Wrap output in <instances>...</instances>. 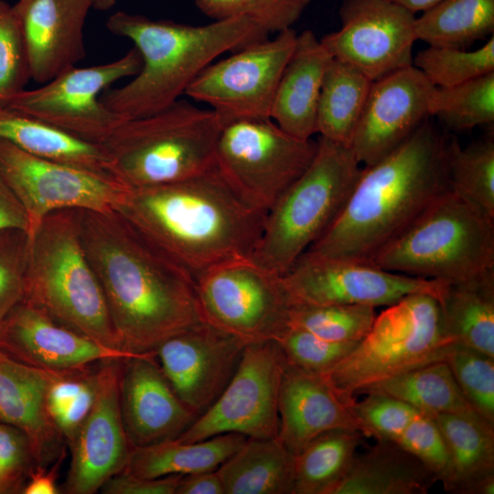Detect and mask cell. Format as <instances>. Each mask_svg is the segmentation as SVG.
Instances as JSON below:
<instances>
[{
  "label": "cell",
  "mask_w": 494,
  "mask_h": 494,
  "mask_svg": "<svg viewBox=\"0 0 494 494\" xmlns=\"http://www.w3.org/2000/svg\"><path fill=\"white\" fill-rule=\"evenodd\" d=\"M106 27L133 41L142 59L139 72L127 84L100 96L104 106L124 120L166 108L220 55L268 38L263 28L244 17L192 26L119 11L109 17Z\"/></svg>",
  "instance_id": "cell-4"
},
{
  "label": "cell",
  "mask_w": 494,
  "mask_h": 494,
  "mask_svg": "<svg viewBox=\"0 0 494 494\" xmlns=\"http://www.w3.org/2000/svg\"><path fill=\"white\" fill-rule=\"evenodd\" d=\"M453 343L443 331L438 300L413 294L377 315L355 349L321 375L351 405L371 384L445 360Z\"/></svg>",
  "instance_id": "cell-9"
},
{
  "label": "cell",
  "mask_w": 494,
  "mask_h": 494,
  "mask_svg": "<svg viewBox=\"0 0 494 494\" xmlns=\"http://www.w3.org/2000/svg\"><path fill=\"white\" fill-rule=\"evenodd\" d=\"M445 361L472 408L494 424V358L453 343Z\"/></svg>",
  "instance_id": "cell-42"
},
{
  "label": "cell",
  "mask_w": 494,
  "mask_h": 494,
  "mask_svg": "<svg viewBox=\"0 0 494 494\" xmlns=\"http://www.w3.org/2000/svg\"><path fill=\"white\" fill-rule=\"evenodd\" d=\"M434 88L413 65L372 81L349 146L362 166L388 155L430 118Z\"/></svg>",
  "instance_id": "cell-20"
},
{
  "label": "cell",
  "mask_w": 494,
  "mask_h": 494,
  "mask_svg": "<svg viewBox=\"0 0 494 494\" xmlns=\"http://www.w3.org/2000/svg\"><path fill=\"white\" fill-rule=\"evenodd\" d=\"M217 472L225 494H293L294 455L273 438H247Z\"/></svg>",
  "instance_id": "cell-30"
},
{
  "label": "cell",
  "mask_w": 494,
  "mask_h": 494,
  "mask_svg": "<svg viewBox=\"0 0 494 494\" xmlns=\"http://www.w3.org/2000/svg\"><path fill=\"white\" fill-rule=\"evenodd\" d=\"M438 303L443 331L452 342L494 358V274L448 283Z\"/></svg>",
  "instance_id": "cell-32"
},
{
  "label": "cell",
  "mask_w": 494,
  "mask_h": 494,
  "mask_svg": "<svg viewBox=\"0 0 494 494\" xmlns=\"http://www.w3.org/2000/svg\"><path fill=\"white\" fill-rule=\"evenodd\" d=\"M371 83L353 66L332 59L318 98L316 134L349 147Z\"/></svg>",
  "instance_id": "cell-34"
},
{
  "label": "cell",
  "mask_w": 494,
  "mask_h": 494,
  "mask_svg": "<svg viewBox=\"0 0 494 494\" xmlns=\"http://www.w3.org/2000/svg\"><path fill=\"white\" fill-rule=\"evenodd\" d=\"M394 444L415 456L444 484L448 476V455L442 435L433 419L420 411Z\"/></svg>",
  "instance_id": "cell-47"
},
{
  "label": "cell",
  "mask_w": 494,
  "mask_h": 494,
  "mask_svg": "<svg viewBox=\"0 0 494 494\" xmlns=\"http://www.w3.org/2000/svg\"><path fill=\"white\" fill-rule=\"evenodd\" d=\"M97 363L59 371L49 385L48 411L66 445L71 442L93 405L97 389Z\"/></svg>",
  "instance_id": "cell-39"
},
{
  "label": "cell",
  "mask_w": 494,
  "mask_h": 494,
  "mask_svg": "<svg viewBox=\"0 0 494 494\" xmlns=\"http://www.w3.org/2000/svg\"><path fill=\"white\" fill-rule=\"evenodd\" d=\"M118 211L194 280L222 263L251 258L265 217L215 166L180 181L128 188Z\"/></svg>",
  "instance_id": "cell-2"
},
{
  "label": "cell",
  "mask_w": 494,
  "mask_h": 494,
  "mask_svg": "<svg viewBox=\"0 0 494 494\" xmlns=\"http://www.w3.org/2000/svg\"><path fill=\"white\" fill-rule=\"evenodd\" d=\"M376 307L365 305H294L289 326L337 342H360L370 331Z\"/></svg>",
  "instance_id": "cell-40"
},
{
  "label": "cell",
  "mask_w": 494,
  "mask_h": 494,
  "mask_svg": "<svg viewBox=\"0 0 494 494\" xmlns=\"http://www.w3.org/2000/svg\"><path fill=\"white\" fill-rule=\"evenodd\" d=\"M296 36L289 28L211 62L192 81L185 95L210 106L222 126L235 121L270 118Z\"/></svg>",
  "instance_id": "cell-12"
},
{
  "label": "cell",
  "mask_w": 494,
  "mask_h": 494,
  "mask_svg": "<svg viewBox=\"0 0 494 494\" xmlns=\"http://www.w3.org/2000/svg\"><path fill=\"white\" fill-rule=\"evenodd\" d=\"M221 128L211 109L178 99L153 114L123 121L100 145L109 173L120 183L153 187L214 168Z\"/></svg>",
  "instance_id": "cell-5"
},
{
  "label": "cell",
  "mask_w": 494,
  "mask_h": 494,
  "mask_svg": "<svg viewBox=\"0 0 494 494\" xmlns=\"http://www.w3.org/2000/svg\"><path fill=\"white\" fill-rule=\"evenodd\" d=\"M247 438L242 434L226 433L196 442L173 439L134 447L123 472L154 478L216 470Z\"/></svg>",
  "instance_id": "cell-29"
},
{
  "label": "cell",
  "mask_w": 494,
  "mask_h": 494,
  "mask_svg": "<svg viewBox=\"0 0 494 494\" xmlns=\"http://www.w3.org/2000/svg\"><path fill=\"white\" fill-rule=\"evenodd\" d=\"M81 241L122 350L154 352L204 321L194 278L118 211L77 210Z\"/></svg>",
  "instance_id": "cell-1"
},
{
  "label": "cell",
  "mask_w": 494,
  "mask_h": 494,
  "mask_svg": "<svg viewBox=\"0 0 494 494\" xmlns=\"http://www.w3.org/2000/svg\"><path fill=\"white\" fill-rule=\"evenodd\" d=\"M282 279L293 306H388L413 294H427L439 301L448 284L309 252L303 253Z\"/></svg>",
  "instance_id": "cell-15"
},
{
  "label": "cell",
  "mask_w": 494,
  "mask_h": 494,
  "mask_svg": "<svg viewBox=\"0 0 494 494\" xmlns=\"http://www.w3.org/2000/svg\"><path fill=\"white\" fill-rule=\"evenodd\" d=\"M408 11L415 14L424 12L438 4L441 0H389Z\"/></svg>",
  "instance_id": "cell-53"
},
{
  "label": "cell",
  "mask_w": 494,
  "mask_h": 494,
  "mask_svg": "<svg viewBox=\"0 0 494 494\" xmlns=\"http://www.w3.org/2000/svg\"><path fill=\"white\" fill-rule=\"evenodd\" d=\"M364 435L353 429L327 431L294 455L293 494H330L347 474Z\"/></svg>",
  "instance_id": "cell-35"
},
{
  "label": "cell",
  "mask_w": 494,
  "mask_h": 494,
  "mask_svg": "<svg viewBox=\"0 0 494 494\" xmlns=\"http://www.w3.org/2000/svg\"><path fill=\"white\" fill-rule=\"evenodd\" d=\"M124 360L112 359L97 363L93 405L68 445L71 461L62 488L65 493H96L127 465L134 446L126 435L120 408Z\"/></svg>",
  "instance_id": "cell-18"
},
{
  "label": "cell",
  "mask_w": 494,
  "mask_h": 494,
  "mask_svg": "<svg viewBox=\"0 0 494 494\" xmlns=\"http://www.w3.org/2000/svg\"><path fill=\"white\" fill-rule=\"evenodd\" d=\"M275 341L281 347L287 364L319 374L333 368L359 343L328 340L291 326Z\"/></svg>",
  "instance_id": "cell-45"
},
{
  "label": "cell",
  "mask_w": 494,
  "mask_h": 494,
  "mask_svg": "<svg viewBox=\"0 0 494 494\" xmlns=\"http://www.w3.org/2000/svg\"><path fill=\"white\" fill-rule=\"evenodd\" d=\"M176 494H225L216 470L182 475Z\"/></svg>",
  "instance_id": "cell-52"
},
{
  "label": "cell",
  "mask_w": 494,
  "mask_h": 494,
  "mask_svg": "<svg viewBox=\"0 0 494 494\" xmlns=\"http://www.w3.org/2000/svg\"><path fill=\"white\" fill-rule=\"evenodd\" d=\"M247 344L204 320L164 341L155 354L176 394L199 417L228 385Z\"/></svg>",
  "instance_id": "cell-19"
},
{
  "label": "cell",
  "mask_w": 494,
  "mask_h": 494,
  "mask_svg": "<svg viewBox=\"0 0 494 494\" xmlns=\"http://www.w3.org/2000/svg\"><path fill=\"white\" fill-rule=\"evenodd\" d=\"M494 33V0H441L415 18L417 40L467 49Z\"/></svg>",
  "instance_id": "cell-36"
},
{
  "label": "cell",
  "mask_w": 494,
  "mask_h": 494,
  "mask_svg": "<svg viewBox=\"0 0 494 494\" xmlns=\"http://www.w3.org/2000/svg\"><path fill=\"white\" fill-rule=\"evenodd\" d=\"M5 229H21L29 233V221L0 168V231Z\"/></svg>",
  "instance_id": "cell-50"
},
{
  "label": "cell",
  "mask_w": 494,
  "mask_h": 494,
  "mask_svg": "<svg viewBox=\"0 0 494 494\" xmlns=\"http://www.w3.org/2000/svg\"><path fill=\"white\" fill-rule=\"evenodd\" d=\"M35 461L27 436L0 421V489L2 494L21 493Z\"/></svg>",
  "instance_id": "cell-48"
},
{
  "label": "cell",
  "mask_w": 494,
  "mask_h": 494,
  "mask_svg": "<svg viewBox=\"0 0 494 494\" xmlns=\"http://www.w3.org/2000/svg\"><path fill=\"white\" fill-rule=\"evenodd\" d=\"M0 494H2V491H1V489H0Z\"/></svg>",
  "instance_id": "cell-55"
},
{
  "label": "cell",
  "mask_w": 494,
  "mask_h": 494,
  "mask_svg": "<svg viewBox=\"0 0 494 494\" xmlns=\"http://www.w3.org/2000/svg\"><path fill=\"white\" fill-rule=\"evenodd\" d=\"M91 6L99 10H107L111 8L116 0H89Z\"/></svg>",
  "instance_id": "cell-54"
},
{
  "label": "cell",
  "mask_w": 494,
  "mask_h": 494,
  "mask_svg": "<svg viewBox=\"0 0 494 494\" xmlns=\"http://www.w3.org/2000/svg\"><path fill=\"white\" fill-rule=\"evenodd\" d=\"M23 31L31 79L44 84L86 57L89 0H18L13 5Z\"/></svg>",
  "instance_id": "cell-23"
},
{
  "label": "cell",
  "mask_w": 494,
  "mask_h": 494,
  "mask_svg": "<svg viewBox=\"0 0 494 494\" xmlns=\"http://www.w3.org/2000/svg\"><path fill=\"white\" fill-rule=\"evenodd\" d=\"M120 408L134 447L177 439L198 417L174 392L155 351L124 360Z\"/></svg>",
  "instance_id": "cell-22"
},
{
  "label": "cell",
  "mask_w": 494,
  "mask_h": 494,
  "mask_svg": "<svg viewBox=\"0 0 494 494\" xmlns=\"http://www.w3.org/2000/svg\"><path fill=\"white\" fill-rule=\"evenodd\" d=\"M310 0H195L197 7L214 20L244 17L268 34L292 28Z\"/></svg>",
  "instance_id": "cell-43"
},
{
  "label": "cell",
  "mask_w": 494,
  "mask_h": 494,
  "mask_svg": "<svg viewBox=\"0 0 494 494\" xmlns=\"http://www.w3.org/2000/svg\"><path fill=\"white\" fill-rule=\"evenodd\" d=\"M332 56L311 30L296 36L283 70L270 118L284 131L302 139L316 134L318 98Z\"/></svg>",
  "instance_id": "cell-26"
},
{
  "label": "cell",
  "mask_w": 494,
  "mask_h": 494,
  "mask_svg": "<svg viewBox=\"0 0 494 494\" xmlns=\"http://www.w3.org/2000/svg\"><path fill=\"white\" fill-rule=\"evenodd\" d=\"M350 406L321 374L286 364L279 392L277 438L296 455L327 431L353 429L366 436Z\"/></svg>",
  "instance_id": "cell-24"
},
{
  "label": "cell",
  "mask_w": 494,
  "mask_h": 494,
  "mask_svg": "<svg viewBox=\"0 0 494 494\" xmlns=\"http://www.w3.org/2000/svg\"><path fill=\"white\" fill-rule=\"evenodd\" d=\"M22 301L103 346L122 350L81 241L77 210L54 211L29 234Z\"/></svg>",
  "instance_id": "cell-6"
},
{
  "label": "cell",
  "mask_w": 494,
  "mask_h": 494,
  "mask_svg": "<svg viewBox=\"0 0 494 494\" xmlns=\"http://www.w3.org/2000/svg\"><path fill=\"white\" fill-rule=\"evenodd\" d=\"M286 364L277 341L248 343L223 392L177 440L196 442L226 433L277 437L279 392Z\"/></svg>",
  "instance_id": "cell-14"
},
{
  "label": "cell",
  "mask_w": 494,
  "mask_h": 494,
  "mask_svg": "<svg viewBox=\"0 0 494 494\" xmlns=\"http://www.w3.org/2000/svg\"><path fill=\"white\" fill-rule=\"evenodd\" d=\"M0 139L41 158L110 174L100 145L8 107H0Z\"/></svg>",
  "instance_id": "cell-31"
},
{
  "label": "cell",
  "mask_w": 494,
  "mask_h": 494,
  "mask_svg": "<svg viewBox=\"0 0 494 494\" xmlns=\"http://www.w3.org/2000/svg\"><path fill=\"white\" fill-rule=\"evenodd\" d=\"M448 455L447 492L494 493V424L477 413L432 416Z\"/></svg>",
  "instance_id": "cell-27"
},
{
  "label": "cell",
  "mask_w": 494,
  "mask_h": 494,
  "mask_svg": "<svg viewBox=\"0 0 494 494\" xmlns=\"http://www.w3.org/2000/svg\"><path fill=\"white\" fill-rule=\"evenodd\" d=\"M0 168L26 211L28 235L54 211L116 210L128 189L110 174L41 158L3 139Z\"/></svg>",
  "instance_id": "cell-16"
},
{
  "label": "cell",
  "mask_w": 494,
  "mask_h": 494,
  "mask_svg": "<svg viewBox=\"0 0 494 494\" xmlns=\"http://www.w3.org/2000/svg\"><path fill=\"white\" fill-rule=\"evenodd\" d=\"M31 79L27 46L13 5L0 0V107H7Z\"/></svg>",
  "instance_id": "cell-44"
},
{
  "label": "cell",
  "mask_w": 494,
  "mask_h": 494,
  "mask_svg": "<svg viewBox=\"0 0 494 494\" xmlns=\"http://www.w3.org/2000/svg\"><path fill=\"white\" fill-rule=\"evenodd\" d=\"M428 113L452 131L494 122V72L451 87H435Z\"/></svg>",
  "instance_id": "cell-38"
},
{
  "label": "cell",
  "mask_w": 494,
  "mask_h": 494,
  "mask_svg": "<svg viewBox=\"0 0 494 494\" xmlns=\"http://www.w3.org/2000/svg\"><path fill=\"white\" fill-rule=\"evenodd\" d=\"M66 456V449L48 467H35L22 489L23 494H58L60 489L57 486L58 471L60 464Z\"/></svg>",
  "instance_id": "cell-51"
},
{
  "label": "cell",
  "mask_w": 494,
  "mask_h": 494,
  "mask_svg": "<svg viewBox=\"0 0 494 494\" xmlns=\"http://www.w3.org/2000/svg\"><path fill=\"white\" fill-rule=\"evenodd\" d=\"M195 287L204 320L247 343L276 340L289 328L293 304L282 275L251 258L208 269Z\"/></svg>",
  "instance_id": "cell-11"
},
{
  "label": "cell",
  "mask_w": 494,
  "mask_h": 494,
  "mask_svg": "<svg viewBox=\"0 0 494 494\" xmlns=\"http://www.w3.org/2000/svg\"><path fill=\"white\" fill-rule=\"evenodd\" d=\"M141 67V55L134 48L114 61L76 66L39 88L24 90L7 107L100 145L124 121L102 104L101 94L117 81L135 76Z\"/></svg>",
  "instance_id": "cell-13"
},
{
  "label": "cell",
  "mask_w": 494,
  "mask_h": 494,
  "mask_svg": "<svg viewBox=\"0 0 494 494\" xmlns=\"http://www.w3.org/2000/svg\"><path fill=\"white\" fill-rule=\"evenodd\" d=\"M0 352L23 364L55 371L142 355L103 346L25 301L0 319Z\"/></svg>",
  "instance_id": "cell-21"
},
{
  "label": "cell",
  "mask_w": 494,
  "mask_h": 494,
  "mask_svg": "<svg viewBox=\"0 0 494 494\" xmlns=\"http://www.w3.org/2000/svg\"><path fill=\"white\" fill-rule=\"evenodd\" d=\"M317 140L302 139L272 119L224 124L215 165L228 184L252 207L267 213L312 162Z\"/></svg>",
  "instance_id": "cell-10"
},
{
  "label": "cell",
  "mask_w": 494,
  "mask_h": 494,
  "mask_svg": "<svg viewBox=\"0 0 494 494\" xmlns=\"http://www.w3.org/2000/svg\"><path fill=\"white\" fill-rule=\"evenodd\" d=\"M341 27L320 38L333 59L374 81L413 65L415 16L389 0H344Z\"/></svg>",
  "instance_id": "cell-17"
},
{
  "label": "cell",
  "mask_w": 494,
  "mask_h": 494,
  "mask_svg": "<svg viewBox=\"0 0 494 494\" xmlns=\"http://www.w3.org/2000/svg\"><path fill=\"white\" fill-rule=\"evenodd\" d=\"M368 393L397 399L431 417L440 413H476L445 360L378 381L361 390L358 395Z\"/></svg>",
  "instance_id": "cell-33"
},
{
  "label": "cell",
  "mask_w": 494,
  "mask_h": 494,
  "mask_svg": "<svg viewBox=\"0 0 494 494\" xmlns=\"http://www.w3.org/2000/svg\"><path fill=\"white\" fill-rule=\"evenodd\" d=\"M58 372L23 364L0 352V421L27 436L36 467H48L66 449L47 404L49 385Z\"/></svg>",
  "instance_id": "cell-25"
},
{
  "label": "cell",
  "mask_w": 494,
  "mask_h": 494,
  "mask_svg": "<svg viewBox=\"0 0 494 494\" xmlns=\"http://www.w3.org/2000/svg\"><path fill=\"white\" fill-rule=\"evenodd\" d=\"M435 87H451L494 72V37L479 48L467 49L428 46L413 59Z\"/></svg>",
  "instance_id": "cell-41"
},
{
  "label": "cell",
  "mask_w": 494,
  "mask_h": 494,
  "mask_svg": "<svg viewBox=\"0 0 494 494\" xmlns=\"http://www.w3.org/2000/svg\"><path fill=\"white\" fill-rule=\"evenodd\" d=\"M370 263L450 284L481 279L494 274V219L448 188Z\"/></svg>",
  "instance_id": "cell-7"
},
{
  "label": "cell",
  "mask_w": 494,
  "mask_h": 494,
  "mask_svg": "<svg viewBox=\"0 0 494 494\" xmlns=\"http://www.w3.org/2000/svg\"><path fill=\"white\" fill-rule=\"evenodd\" d=\"M28 243L24 230L0 231V319L24 298Z\"/></svg>",
  "instance_id": "cell-46"
},
{
  "label": "cell",
  "mask_w": 494,
  "mask_h": 494,
  "mask_svg": "<svg viewBox=\"0 0 494 494\" xmlns=\"http://www.w3.org/2000/svg\"><path fill=\"white\" fill-rule=\"evenodd\" d=\"M435 473L415 456L387 440L360 455L330 494H424L437 482Z\"/></svg>",
  "instance_id": "cell-28"
},
{
  "label": "cell",
  "mask_w": 494,
  "mask_h": 494,
  "mask_svg": "<svg viewBox=\"0 0 494 494\" xmlns=\"http://www.w3.org/2000/svg\"><path fill=\"white\" fill-rule=\"evenodd\" d=\"M449 188L494 219V142L482 139L461 147L454 138L447 151Z\"/></svg>",
  "instance_id": "cell-37"
},
{
  "label": "cell",
  "mask_w": 494,
  "mask_h": 494,
  "mask_svg": "<svg viewBox=\"0 0 494 494\" xmlns=\"http://www.w3.org/2000/svg\"><path fill=\"white\" fill-rule=\"evenodd\" d=\"M448 143L428 118L388 155L362 166L340 213L306 252L370 263L449 188Z\"/></svg>",
  "instance_id": "cell-3"
},
{
  "label": "cell",
  "mask_w": 494,
  "mask_h": 494,
  "mask_svg": "<svg viewBox=\"0 0 494 494\" xmlns=\"http://www.w3.org/2000/svg\"><path fill=\"white\" fill-rule=\"evenodd\" d=\"M361 167L350 147L319 136L310 165L267 212L251 259L284 275L337 219Z\"/></svg>",
  "instance_id": "cell-8"
},
{
  "label": "cell",
  "mask_w": 494,
  "mask_h": 494,
  "mask_svg": "<svg viewBox=\"0 0 494 494\" xmlns=\"http://www.w3.org/2000/svg\"><path fill=\"white\" fill-rule=\"evenodd\" d=\"M181 476L147 478L121 472L110 478L100 490L104 494H176Z\"/></svg>",
  "instance_id": "cell-49"
}]
</instances>
